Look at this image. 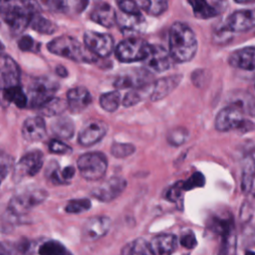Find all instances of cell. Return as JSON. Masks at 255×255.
Returning <instances> with one entry per match:
<instances>
[{"mask_svg":"<svg viewBox=\"0 0 255 255\" xmlns=\"http://www.w3.org/2000/svg\"><path fill=\"white\" fill-rule=\"evenodd\" d=\"M117 16L113 7L104 2L96 5L90 13L91 20L107 28H111L117 23Z\"/></svg>","mask_w":255,"mask_h":255,"instance_id":"obj_24","label":"cell"},{"mask_svg":"<svg viewBox=\"0 0 255 255\" xmlns=\"http://www.w3.org/2000/svg\"><path fill=\"white\" fill-rule=\"evenodd\" d=\"M92 103V96L85 87H76L68 91L67 104L71 112L82 113Z\"/></svg>","mask_w":255,"mask_h":255,"instance_id":"obj_20","label":"cell"},{"mask_svg":"<svg viewBox=\"0 0 255 255\" xmlns=\"http://www.w3.org/2000/svg\"><path fill=\"white\" fill-rule=\"evenodd\" d=\"M91 200L88 198H77V199H72L70 200L66 207L65 210L68 213H73V214H77V213H82L85 212L87 210H89L91 208Z\"/></svg>","mask_w":255,"mask_h":255,"instance_id":"obj_41","label":"cell"},{"mask_svg":"<svg viewBox=\"0 0 255 255\" xmlns=\"http://www.w3.org/2000/svg\"><path fill=\"white\" fill-rule=\"evenodd\" d=\"M87 49L98 57H108L114 49V39L110 34L88 31L84 35Z\"/></svg>","mask_w":255,"mask_h":255,"instance_id":"obj_11","label":"cell"},{"mask_svg":"<svg viewBox=\"0 0 255 255\" xmlns=\"http://www.w3.org/2000/svg\"><path fill=\"white\" fill-rule=\"evenodd\" d=\"M173 59L169 51L161 45H149L146 57L144 58L143 65L146 70L154 73H161L171 68Z\"/></svg>","mask_w":255,"mask_h":255,"instance_id":"obj_9","label":"cell"},{"mask_svg":"<svg viewBox=\"0 0 255 255\" xmlns=\"http://www.w3.org/2000/svg\"><path fill=\"white\" fill-rule=\"evenodd\" d=\"M127 187V181L124 177L113 176L105 180L100 185L94 187L91 194L100 201L110 202L120 196Z\"/></svg>","mask_w":255,"mask_h":255,"instance_id":"obj_12","label":"cell"},{"mask_svg":"<svg viewBox=\"0 0 255 255\" xmlns=\"http://www.w3.org/2000/svg\"><path fill=\"white\" fill-rule=\"evenodd\" d=\"M188 3L191 5L195 17L199 19H208L216 16L219 13L217 8L207 1L192 0L188 1Z\"/></svg>","mask_w":255,"mask_h":255,"instance_id":"obj_30","label":"cell"},{"mask_svg":"<svg viewBox=\"0 0 255 255\" xmlns=\"http://www.w3.org/2000/svg\"><path fill=\"white\" fill-rule=\"evenodd\" d=\"M44 155L41 150H31L25 153L15 167V176L20 179L24 176L36 175L43 166Z\"/></svg>","mask_w":255,"mask_h":255,"instance_id":"obj_13","label":"cell"},{"mask_svg":"<svg viewBox=\"0 0 255 255\" xmlns=\"http://www.w3.org/2000/svg\"><path fill=\"white\" fill-rule=\"evenodd\" d=\"M55 70H56V74H57L58 76H60V77H66V76L68 75L67 69H66L64 66L59 65V66L56 67Z\"/></svg>","mask_w":255,"mask_h":255,"instance_id":"obj_52","label":"cell"},{"mask_svg":"<svg viewBox=\"0 0 255 255\" xmlns=\"http://www.w3.org/2000/svg\"><path fill=\"white\" fill-rule=\"evenodd\" d=\"M33 249L32 242L22 239L16 242H1V255H27Z\"/></svg>","mask_w":255,"mask_h":255,"instance_id":"obj_27","label":"cell"},{"mask_svg":"<svg viewBox=\"0 0 255 255\" xmlns=\"http://www.w3.org/2000/svg\"><path fill=\"white\" fill-rule=\"evenodd\" d=\"M255 213V194H248L240 209V220L244 223L249 222Z\"/></svg>","mask_w":255,"mask_h":255,"instance_id":"obj_38","label":"cell"},{"mask_svg":"<svg viewBox=\"0 0 255 255\" xmlns=\"http://www.w3.org/2000/svg\"><path fill=\"white\" fill-rule=\"evenodd\" d=\"M218 255H237V235L235 227L221 236V246Z\"/></svg>","mask_w":255,"mask_h":255,"instance_id":"obj_31","label":"cell"},{"mask_svg":"<svg viewBox=\"0 0 255 255\" xmlns=\"http://www.w3.org/2000/svg\"><path fill=\"white\" fill-rule=\"evenodd\" d=\"M39 255H73L61 242L48 240L43 242L38 248Z\"/></svg>","mask_w":255,"mask_h":255,"instance_id":"obj_33","label":"cell"},{"mask_svg":"<svg viewBox=\"0 0 255 255\" xmlns=\"http://www.w3.org/2000/svg\"><path fill=\"white\" fill-rule=\"evenodd\" d=\"M205 183V178L201 172H194L189 178L182 181L183 190H189L195 187H201Z\"/></svg>","mask_w":255,"mask_h":255,"instance_id":"obj_43","label":"cell"},{"mask_svg":"<svg viewBox=\"0 0 255 255\" xmlns=\"http://www.w3.org/2000/svg\"><path fill=\"white\" fill-rule=\"evenodd\" d=\"M122 255H154L149 242L143 238H136L127 243L122 249Z\"/></svg>","mask_w":255,"mask_h":255,"instance_id":"obj_28","label":"cell"},{"mask_svg":"<svg viewBox=\"0 0 255 255\" xmlns=\"http://www.w3.org/2000/svg\"><path fill=\"white\" fill-rule=\"evenodd\" d=\"M3 21L15 33H20L31 24L39 7L35 1H2Z\"/></svg>","mask_w":255,"mask_h":255,"instance_id":"obj_2","label":"cell"},{"mask_svg":"<svg viewBox=\"0 0 255 255\" xmlns=\"http://www.w3.org/2000/svg\"><path fill=\"white\" fill-rule=\"evenodd\" d=\"M48 50L57 56L73 60L78 63H94L97 57L87 47L71 36H59L47 44Z\"/></svg>","mask_w":255,"mask_h":255,"instance_id":"obj_3","label":"cell"},{"mask_svg":"<svg viewBox=\"0 0 255 255\" xmlns=\"http://www.w3.org/2000/svg\"><path fill=\"white\" fill-rule=\"evenodd\" d=\"M48 147L51 152L57 153V154H68L72 151L71 146L64 143L61 139H58V138L51 139L49 141Z\"/></svg>","mask_w":255,"mask_h":255,"instance_id":"obj_45","label":"cell"},{"mask_svg":"<svg viewBox=\"0 0 255 255\" xmlns=\"http://www.w3.org/2000/svg\"><path fill=\"white\" fill-rule=\"evenodd\" d=\"M237 107L241 109L243 114H247L251 117H255V97L250 94H244V96L239 97L234 103Z\"/></svg>","mask_w":255,"mask_h":255,"instance_id":"obj_40","label":"cell"},{"mask_svg":"<svg viewBox=\"0 0 255 255\" xmlns=\"http://www.w3.org/2000/svg\"><path fill=\"white\" fill-rule=\"evenodd\" d=\"M243 112L234 104L219 111L215 118V128L219 131H228L243 127Z\"/></svg>","mask_w":255,"mask_h":255,"instance_id":"obj_10","label":"cell"},{"mask_svg":"<svg viewBox=\"0 0 255 255\" xmlns=\"http://www.w3.org/2000/svg\"><path fill=\"white\" fill-rule=\"evenodd\" d=\"M188 135H189L188 130L185 128L179 127V128H172L167 132L166 140L168 141L169 144L178 146L187 140Z\"/></svg>","mask_w":255,"mask_h":255,"instance_id":"obj_39","label":"cell"},{"mask_svg":"<svg viewBox=\"0 0 255 255\" xmlns=\"http://www.w3.org/2000/svg\"><path fill=\"white\" fill-rule=\"evenodd\" d=\"M197 39L192 29L181 22H174L168 33V51L173 61L185 63L193 59L197 51Z\"/></svg>","mask_w":255,"mask_h":255,"instance_id":"obj_1","label":"cell"},{"mask_svg":"<svg viewBox=\"0 0 255 255\" xmlns=\"http://www.w3.org/2000/svg\"><path fill=\"white\" fill-rule=\"evenodd\" d=\"M46 124L42 117L28 118L22 126V135L28 141H38L46 135Z\"/></svg>","mask_w":255,"mask_h":255,"instance_id":"obj_22","label":"cell"},{"mask_svg":"<svg viewBox=\"0 0 255 255\" xmlns=\"http://www.w3.org/2000/svg\"><path fill=\"white\" fill-rule=\"evenodd\" d=\"M111 218L100 215L89 218L82 228V238L86 242H94L104 237L111 228Z\"/></svg>","mask_w":255,"mask_h":255,"instance_id":"obj_15","label":"cell"},{"mask_svg":"<svg viewBox=\"0 0 255 255\" xmlns=\"http://www.w3.org/2000/svg\"><path fill=\"white\" fill-rule=\"evenodd\" d=\"M255 180V157L248 154L242 161V176H241V189L245 193H249L253 187Z\"/></svg>","mask_w":255,"mask_h":255,"instance_id":"obj_25","label":"cell"},{"mask_svg":"<svg viewBox=\"0 0 255 255\" xmlns=\"http://www.w3.org/2000/svg\"><path fill=\"white\" fill-rule=\"evenodd\" d=\"M100 105L105 111L109 113H114L119 109L121 105L120 93L118 91H112L103 94L100 98Z\"/></svg>","mask_w":255,"mask_h":255,"instance_id":"obj_36","label":"cell"},{"mask_svg":"<svg viewBox=\"0 0 255 255\" xmlns=\"http://www.w3.org/2000/svg\"><path fill=\"white\" fill-rule=\"evenodd\" d=\"M182 190V181L176 182L165 191V198L169 201H176L180 197Z\"/></svg>","mask_w":255,"mask_h":255,"instance_id":"obj_50","label":"cell"},{"mask_svg":"<svg viewBox=\"0 0 255 255\" xmlns=\"http://www.w3.org/2000/svg\"><path fill=\"white\" fill-rule=\"evenodd\" d=\"M154 255H171L178 245V239L173 234H159L154 236L150 242Z\"/></svg>","mask_w":255,"mask_h":255,"instance_id":"obj_23","label":"cell"},{"mask_svg":"<svg viewBox=\"0 0 255 255\" xmlns=\"http://www.w3.org/2000/svg\"><path fill=\"white\" fill-rule=\"evenodd\" d=\"M44 3L49 7V9L55 12H62V13H68L71 11L80 12L88 4V2L86 1H63V0L46 1Z\"/></svg>","mask_w":255,"mask_h":255,"instance_id":"obj_29","label":"cell"},{"mask_svg":"<svg viewBox=\"0 0 255 255\" xmlns=\"http://www.w3.org/2000/svg\"><path fill=\"white\" fill-rule=\"evenodd\" d=\"M231 67L243 71H255V47L249 46L232 52L228 58Z\"/></svg>","mask_w":255,"mask_h":255,"instance_id":"obj_18","label":"cell"},{"mask_svg":"<svg viewBox=\"0 0 255 255\" xmlns=\"http://www.w3.org/2000/svg\"><path fill=\"white\" fill-rule=\"evenodd\" d=\"M76 173V169L73 165H68L66 167H64L63 169H61V175H62V179L64 181V183H69L70 180L74 177Z\"/></svg>","mask_w":255,"mask_h":255,"instance_id":"obj_51","label":"cell"},{"mask_svg":"<svg viewBox=\"0 0 255 255\" xmlns=\"http://www.w3.org/2000/svg\"><path fill=\"white\" fill-rule=\"evenodd\" d=\"M149 45L142 39L129 37L123 40L116 48V57L124 63L143 61L147 55Z\"/></svg>","mask_w":255,"mask_h":255,"instance_id":"obj_7","label":"cell"},{"mask_svg":"<svg viewBox=\"0 0 255 255\" xmlns=\"http://www.w3.org/2000/svg\"><path fill=\"white\" fill-rule=\"evenodd\" d=\"M18 47L21 51L31 52V51H36L39 47V44L36 43L35 40L32 37H30L29 35H25L19 39Z\"/></svg>","mask_w":255,"mask_h":255,"instance_id":"obj_46","label":"cell"},{"mask_svg":"<svg viewBox=\"0 0 255 255\" xmlns=\"http://www.w3.org/2000/svg\"><path fill=\"white\" fill-rule=\"evenodd\" d=\"M67 108H68L67 101L65 102L64 100L55 97L52 100H50L47 104H45L42 108H40V110L44 116L54 117V116L61 115Z\"/></svg>","mask_w":255,"mask_h":255,"instance_id":"obj_35","label":"cell"},{"mask_svg":"<svg viewBox=\"0 0 255 255\" xmlns=\"http://www.w3.org/2000/svg\"><path fill=\"white\" fill-rule=\"evenodd\" d=\"M245 255H255V252L252 250H246Z\"/></svg>","mask_w":255,"mask_h":255,"instance_id":"obj_53","label":"cell"},{"mask_svg":"<svg viewBox=\"0 0 255 255\" xmlns=\"http://www.w3.org/2000/svg\"><path fill=\"white\" fill-rule=\"evenodd\" d=\"M143 89L141 90H132L126 94L123 99V105L125 107H131L138 104L143 98Z\"/></svg>","mask_w":255,"mask_h":255,"instance_id":"obj_44","label":"cell"},{"mask_svg":"<svg viewBox=\"0 0 255 255\" xmlns=\"http://www.w3.org/2000/svg\"><path fill=\"white\" fill-rule=\"evenodd\" d=\"M51 129L59 138L69 139L74 135L75 125L69 117H59L52 123Z\"/></svg>","mask_w":255,"mask_h":255,"instance_id":"obj_26","label":"cell"},{"mask_svg":"<svg viewBox=\"0 0 255 255\" xmlns=\"http://www.w3.org/2000/svg\"><path fill=\"white\" fill-rule=\"evenodd\" d=\"M0 74L2 90L19 86L21 71L17 62H15L9 55L1 56Z\"/></svg>","mask_w":255,"mask_h":255,"instance_id":"obj_16","label":"cell"},{"mask_svg":"<svg viewBox=\"0 0 255 255\" xmlns=\"http://www.w3.org/2000/svg\"><path fill=\"white\" fill-rule=\"evenodd\" d=\"M255 27V8L233 12L225 21L222 30L226 32H246Z\"/></svg>","mask_w":255,"mask_h":255,"instance_id":"obj_14","label":"cell"},{"mask_svg":"<svg viewBox=\"0 0 255 255\" xmlns=\"http://www.w3.org/2000/svg\"><path fill=\"white\" fill-rule=\"evenodd\" d=\"M30 26L33 30L41 34H53L57 30V26L51 20L38 14L32 19Z\"/></svg>","mask_w":255,"mask_h":255,"instance_id":"obj_37","label":"cell"},{"mask_svg":"<svg viewBox=\"0 0 255 255\" xmlns=\"http://www.w3.org/2000/svg\"><path fill=\"white\" fill-rule=\"evenodd\" d=\"M136 2L141 10L152 16L162 14L168 7V3L165 0H141Z\"/></svg>","mask_w":255,"mask_h":255,"instance_id":"obj_34","label":"cell"},{"mask_svg":"<svg viewBox=\"0 0 255 255\" xmlns=\"http://www.w3.org/2000/svg\"><path fill=\"white\" fill-rule=\"evenodd\" d=\"M152 76L146 69H129L115 79L114 86L118 89H146L151 84Z\"/></svg>","mask_w":255,"mask_h":255,"instance_id":"obj_8","label":"cell"},{"mask_svg":"<svg viewBox=\"0 0 255 255\" xmlns=\"http://www.w3.org/2000/svg\"><path fill=\"white\" fill-rule=\"evenodd\" d=\"M58 83L48 77H39L31 81L27 90L28 104L31 108H42L50 100L55 98Z\"/></svg>","mask_w":255,"mask_h":255,"instance_id":"obj_4","label":"cell"},{"mask_svg":"<svg viewBox=\"0 0 255 255\" xmlns=\"http://www.w3.org/2000/svg\"><path fill=\"white\" fill-rule=\"evenodd\" d=\"M48 196L45 189L33 188L14 195L9 203L7 211L14 216H20L41 204Z\"/></svg>","mask_w":255,"mask_h":255,"instance_id":"obj_5","label":"cell"},{"mask_svg":"<svg viewBox=\"0 0 255 255\" xmlns=\"http://www.w3.org/2000/svg\"><path fill=\"white\" fill-rule=\"evenodd\" d=\"M135 150V146L131 143L127 142H115L111 146V153L115 157L125 158L131 155Z\"/></svg>","mask_w":255,"mask_h":255,"instance_id":"obj_42","label":"cell"},{"mask_svg":"<svg viewBox=\"0 0 255 255\" xmlns=\"http://www.w3.org/2000/svg\"><path fill=\"white\" fill-rule=\"evenodd\" d=\"M77 166L85 179L99 180L107 171L108 160L106 155L102 152H87L78 158Z\"/></svg>","mask_w":255,"mask_h":255,"instance_id":"obj_6","label":"cell"},{"mask_svg":"<svg viewBox=\"0 0 255 255\" xmlns=\"http://www.w3.org/2000/svg\"><path fill=\"white\" fill-rule=\"evenodd\" d=\"M117 24L124 33H142L146 28L145 19L141 14H128L121 12L117 16Z\"/></svg>","mask_w":255,"mask_h":255,"instance_id":"obj_21","label":"cell"},{"mask_svg":"<svg viewBox=\"0 0 255 255\" xmlns=\"http://www.w3.org/2000/svg\"><path fill=\"white\" fill-rule=\"evenodd\" d=\"M118 5L121 8L122 12H124V13L140 14V8H139L137 2H135V1H130V0L119 1Z\"/></svg>","mask_w":255,"mask_h":255,"instance_id":"obj_49","label":"cell"},{"mask_svg":"<svg viewBox=\"0 0 255 255\" xmlns=\"http://www.w3.org/2000/svg\"><path fill=\"white\" fill-rule=\"evenodd\" d=\"M179 243L186 249H193L197 245L195 235L191 230H186L182 232L179 238Z\"/></svg>","mask_w":255,"mask_h":255,"instance_id":"obj_48","label":"cell"},{"mask_svg":"<svg viewBox=\"0 0 255 255\" xmlns=\"http://www.w3.org/2000/svg\"><path fill=\"white\" fill-rule=\"evenodd\" d=\"M182 75L176 74L161 78L152 84L149 99L153 102L159 101L168 96L181 82Z\"/></svg>","mask_w":255,"mask_h":255,"instance_id":"obj_19","label":"cell"},{"mask_svg":"<svg viewBox=\"0 0 255 255\" xmlns=\"http://www.w3.org/2000/svg\"><path fill=\"white\" fill-rule=\"evenodd\" d=\"M2 97L8 103L15 104L18 108H24L28 104V97L20 86L2 90Z\"/></svg>","mask_w":255,"mask_h":255,"instance_id":"obj_32","label":"cell"},{"mask_svg":"<svg viewBox=\"0 0 255 255\" xmlns=\"http://www.w3.org/2000/svg\"><path fill=\"white\" fill-rule=\"evenodd\" d=\"M0 172H1V178L4 180L10 169L13 167V157L10 156L9 154H6L5 152L2 151L1 153V159H0Z\"/></svg>","mask_w":255,"mask_h":255,"instance_id":"obj_47","label":"cell"},{"mask_svg":"<svg viewBox=\"0 0 255 255\" xmlns=\"http://www.w3.org/2000/svg\"><path fill=\"white\" fill-rule=\"evenodd\" d=\"M108 126L105 122L100 120H93L89 122L80 131L78 141L83 146H90L100 141L107 133Z\"/></svg>","mask_w":255,"mask_h":255,"instance_id":"obj_17","label":"cell"}]
</instances>
